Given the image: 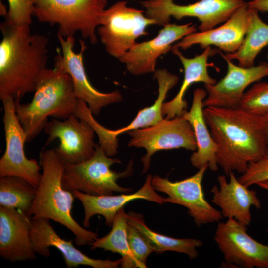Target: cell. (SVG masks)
<instances>
[{"label": "cell", "instance_id": "7a4b0ae2", "mask_svg": "<svg viewBox=\"0 0 268 268\" xmlns=\"http://www.w3.org/2000/svg\"><path fill=\"white\" fill-rule=\"evenodd\" d=\"M30 25H15L6 21L0 29V99L12 96L20 101L35 92L37 81L46 68L47 37L32 34Z\"/></svg>", "mask_w": 268, "mask_h": 268}, {"label": "cell", "instance_id": "4fadbf2b", "mask_svg": "<svg viewBox=\"0 0 268 268\" xmlns=\"http://www.w3.org/2000/svg\"><path fill=\"white\" fill-rule=\"evenodd\" d=\"M61 50L57 49L54 58V67L71 77L78 99L84 101L93 115H98L101 109L110 104L122 100V96L116 90L110 93L101 92L95 89L89 81L83 64V53L86 49L85 42L80 40L81 49L79 53L74 52V37L64 38L57 34Z\"/></svg>", "mask_w": 268, "mask_h": 268}, {"label": "cell", "instance_id": "52a82bcc", "mask_svg": "<svg viewBox=\"0 0 268 268\" xmlns=\"http://www.w3.org/2000/svg\"><path fill=\"white\" fill-rule=\"evenodd\" d=\"M119 1L105 9L100 18L97 32L106 51L119 59L130 49L140 36L147 35L146 28L155 24L144 15V11L128 7Z\"/></svg>", "mask_w": 268, "mask_h": 268}, {"label": "cell", "instance_id": "836d02e7", "mask_svg": "<svg viewBox=\"0 0 268 268\" xmlns=\"http://www.w3.org/2000/svg\"><path fill=\"white\" fill-rule=\"evenodd\" d=\"M262 120L266 143V154L268 155V113L262 116Z\"/></svg>", "mask_w": 268, "mask_h": 268}, {"label": "cell", "instance_id": "9c48e42d", "mask_svg": "<svg viewBox=\"0 0 268 268\" xmlns=\"http://www.w3.org/2000/svg\"><path fill=\"white\" fill-rule=\"evenodd\" d=\"M127 133L131 137L129 147H143L147 151L141 158L142 173L148 171L151 157L157 151L180 148L195 151L197 148L192 127L183 116L163 119L154 125Z\"/></svg>", "mask_w": 268, "mask_h": 268}, {"label": "cell", "instance_id": "cb8c5ba5", "mask_svg": "<svg viewBox=\"0 0 268 268\" xmlns=\"http://www.w3.org/2000/svg\"><path fill=\"white\" fill-rule=\"evenodd\" d=\"M207 95L204 89H195L191 107L182 116L192 126L197 145V150L190 157L192 165L198 169L208 165L211 170L216 171L218 169L216 158L218 147L208 129L203 114V101Z\"/></svg>", "mask_w": 268, "mask_h": 268}, {"label": "cell", "instance_id": "6da1fadb", "mask_svg": "<svg viewBox=\"0 0 268 268\" xmlns=\"http://www.w3.org/2000/svg\"><path fill=\"white\" fill-rule=\"evenodd\" d=\"M203 114L218 147L217 162L226 176L244 173L249 164L266 154L262 116L239 108L207 106Z\"/></svg>", "mask_w": 268, "mask_h": 268}, {"label": "cell", "instance_id": "d590c367", "mask_svg": "<svg viewBox=\"0 0 268 268\" xmlns=\"http://www.w3.org/2000/svg\"><path fill=\"white\" fill-rule=\"evenodd\" d=\"M267 58L268 59V54L267 55Z\"/></svg>", "mask_w": 268, "mask_h": 268}, {"label": "cell", "instance_id": "4316f807", "mask_svg": "<svg viewBox=\"0 0 268 268\" xmlns=\"http://www.w3.org/2000/svg\"><path fill=\"white\" fill-rule=\"evenodd\" d=\"M127 226V213L122 208L114 219L110 232L92 242L91 249L102 248L117 253L122 256L121 268H134L133 257L129 246Z\"/></svg>", "mask_w": 268, "mask_h": 268}, {"label": "cell", "instance_id": "f546056e", "mask_svg": "<svg viewBox=\"0 0 268 268\" xmlns=\"http://www.w3.org/2000/svg\"><path fill=\"white\" fill-rule=\"evenodd\" d=\"M127 236L130 249L132 254L134 268H147L146 260L154 250L148 241L134 226L128 223Z\"/></svg>", "mask_w": 268, "mask_h": 268}, {"label": "cell", "instance_id": "2e32d148", "mask_svg": "<svg viewBox=\"0 0 268 268\" xmlns=\"http://www.w3.org/2000/svg\"><path fill=\"white\" fill-rule=\"evenodd\" d=\"M196 31L195 25L192 23L184 25L169 23L153 39L136 42L119 60L125 64L127 70L132 74L140 75L155 72L158 58L171 50L174 42Z\"/></svg>", "mask_w": 268, "mask_h": 268}, {"label": "cell", "instance_id": "8fae6325", "mask_svg": "<svg viewBox=\"0 0 268 268\" xmlns=\"http://www.w3.org/2000/svg\"><path fill=\"white\" fill-rule=\"evenodd\" d=\"M154 78L158 83V96L154 103L140 110L135 118L126 126L110 130L101 125L93 118V114L87 105L80 108L78 113L79 119L87 121L93 128L99 137L100 148L109 157L115 156L118 147V136L123 133L154 125L162 120V106L168 92L178 83L179 77L169 72L167 69L155 71Z\"/></svg>", "mask_w": 268, "mask_h": 268}, {"label": "cell", "instance_id": "d6a6232c", "mask_svg": "<svg viewBox=\"0 0 268 268\" xmlns=\"http://www.w3.org/2000/svg\"><path fill=\"white\" fill-rule=\"evenodd\" d=\"M247 4L249 8L258 12H268V0H252Z\"/></svg>", "mask_w": 268, "mask_h": 268}, {"label": "cell", "instance_id": "484cf974", "mask_svg": "<svg viewBox=\"0 0 268 268\" xmlns=\"http://www.w3.org/2000/svg\"><path fill=\"white\" fill-rule=\"evenodd\" d=\"M250 9L249 22L244 40L237 51L224 56L230 60H237L244 67L254 66L259 52L268 45V24L260 18L258 11Z\"/></svg>", "mask_w": 268, "mask_h": 268}, {"label": "cell", "instance_id": "f1b7e54d", "mask_svg": "<svg viewBox=\"0 0 268 268\" xmlns=\"http://www.w3.org/2000/svg\"><path fill=\"white\" fill-rule=\"evenodd\" d=\"M238 108L252 114L263 116L268 113V83L258 82L245 92Z\"/></svg>", "mask_w": 268, "mask_h": 268}, {"label": "cell", "instance_id": "30bf717a", "mask_svg": "<svg viewBox=\"0 0 268 268\" xmlns=\"http://www.w3.org/2000/svg\"><path fill=\"white\" fill-rule=\"evenodd\" d=\"M1 101L6 148L0 159V177H19L37 188L42 177L41 167L36 159H29L25 155L27 134L17 117L15 99L9 96Z\"/></svg>", "mask_w": 268, "mask_h": 268}, {"label": "cell", "instance_id": "5b68a950", "mask_svg": "<svg viewBox=\"0 0 268 268\" xmlns=\"http://www.w3.org/2000/svg\"><path fill=\"white\" fill-rule=\"evenodd\" d=\"M33 16L41 23L58 24L64 38L79 31L91 44L97 42L96 30L105 9L106 0H33Z\"/></svg>", "mask_w": 268, "mask_h": 268}, {"label": "cell", "instance_id": "e575fe53", "mask_svg": "<svg viewBox=\"0 0 268 268\" xmlns=\"http://www.w3.org/2000/svg\"><path fill=\"white\" fill-rule=\"evenodd\" d=\"M257 185L260 188L268 191V180L260 182Z\"/></svg>", "mask_w": 268, "mask_h": 268}, {"label": "cell", "instance_id": "d6986e66", "mask_svg": "<svg viewBox=\"0 0 268 268\" xmlns=\"http://www.w3.org/2000/svg\"><path fill=\"white\" fill-rule=\"evenodd\" d=\"M32 219L16 209L0 206V255L10 262L36 258L30 238Z\"/></svg>", "mask_w": 268, "mask_h": 268}, {"label": "cell", "instance_id": "e0dca14e", "mask_svg": "<svg viewBox=\"0 0 268 268\" xmlns=\"http://www.w3.org/2000/svg\"><path fill=\"white\" fill-rule=\"evenodd\" d=\"M227 63L225 76L213 85H204L207 96L203 107L238 108L246 88L251 84L268 76V63L244 67L236 65L220 53Z\"/></svg>", "mask_w": 268, "mask_h": 268}, {"label": "cell", "instance_id": "603a6c76", "mask_svg": "<svg viewBox=\"0 0 268 268\" xmlns=\"http://www.w3.org/2000/svg\"><path fill=\"white\" fill-rule=\"evenodd\" d=\"M172 52L177 56L183 65L184 76L183 82L176 95L170 101L164 102L162 106V114L166 115L165 119H170L176 116H182L187 110L188 104L184 95L188 88L193 83L202 82L204 85H213L217 82L211 77L208 72L209 57L212 56L218 50L209 46L203 52L192 58L185 57L178 48L172 47Z\"/></svg>", "mask_w": 268, "mask_h": 268}, {"label": "cell", "instance_id": "83f0119b", "mask_svg": "<svg viewBox=\"0 0 268 268\" xmlns=\"http://www.w3.org/2000/svg\"><path fill=\"white\" fill-rule=\"evenodd\" d=\"M37 193V188L17 176L0 178V205L16 209L27 214Z\"/></svg>", "mask_w": 268, "mask_h": 268}, {"label": "cell", "instance_id": "7402d4cb", "mask_svg": "<svg viewBox=\"0 0 268 268\" xmlns=\"http://www.w3.org/2000/svg\"><path fill=\"white\" fill-rule=\"evenodd\" d=\"M152 176L148 174L142 187L132 194L94 196L78 191H73L74 197L81 201L84 208V226L89 227L91 218L96 214L102 215L105 218V224L108 227L112 226L117 212L133 200L143 199L160 204L164 203V198L159 196L152 186Z\"/></svg>", "mask_w": 268, "mask_h": 268}, {"label": "cell", "instance_id": "9a60e30c", "mask_svg": "<svg viewBox=\"0 0 268 268\" xmlns=\"http://www.w3.org/2000/svg\"><path fill=\"white\" fill-rule=\"evenodd\" d=\"M214 239L228 265L268 268V246L252 238L247 232V226L236 219L219 221Z\"/></svg>", "mask_w": 268, "mask_h": 268}, {"label": "cell", "instance_id": "d4e9b609", "mask_svg": "<svg viewBox=\"0 0 268 268\" xmlns=\"http://www.w3.org/2000/svg\"><path fill=\"white\" fill-rule=\"evenodd\" d=\"M127 218L128 223L142 234L157 253L171 251L184 253L191 259L198 257L197 248L202 245L201 241L194 238H175L154 232L146 225L141 214L130 211L127 213Z\"/></svg>", "mask_w": 268, "mask_h": 268}, {"label": "cell", "instance_id": "ba28073f", "mask_svg": "<svg viewBox=\"0 0 268 268\" xmlns=\"http://www.w3.org/2000/svg\"><path fill=\"white\" fill-rule=\"evenodd\" d=\"M246 2L243 0H200L188 5H179L174 0H147L140 2L145 16L155 24L165 26L171 17L177 20L195 17L201 24V31L210 30L228 20Z\"/></svg>", "mask_w": 268, "mask_h": 268}, {"label": "cell", "instance_id": "44dd1931", "mask_svg": "<svg viewBox=\"0 0 268 268\" xmlns=\"http://www.w3.org/2000/svg\"><path fill=\"white\" fill-rule=\"evenodd\" d=\"M229 176V182L225 175L217 177L219 187L215 185L211 189V202L220 208L223 217L234 218L247 227L252 219L250 208L254 206L259 209L260 201L256 192L241 184L233 171Z\"/></svg>", "mask_w": 268, "mask_h": 268}, {"label": "cell", "instance_id": "1f68e13d", "mask_svg": "<svg viewBox=\"0 0 268 268\" xmlns=\"http://www.w3.org/2000/svg\"><path fill=\"white\" fill-rule=\"evenodd\" d=\"M247 187L268 180V155L250 162L246 171L238 179Z\"/></svg>", "mask_w": 268, "mask_h": 268}, {"label": "cell", "instance_id": "3957f363", "mask_svg": "<svg viewBox=\"0 0 268 268\" xmlns=\"http://www.w3.org/2000/svg\"><path fill=\"white\" fill-rule=\"evenodd\" d=\"M77 97L71 77L58 68H46L36 83L34 96L29 103L15 101L17 117L26 134V142L44 129L48 117L65 120L74 114Z\"/></svg>", "mask_w": 268, "mask_h": 268}, {"label": "cell", "instance_id": "ffe728a7", "mask_svg": "<svg viewBox=\"0 0 268 268\" xmlns=\"http://www.w3.org/2000/svg\"><path fill=\"white\" fill-rule=\"evenodd\" d=\"M249 18L250 9L245 2L221 26L190 34L172 46L186 50L196 44H199L201 49L213 45L229 53H234L244 40Z\"/></svg>", "mask_w": 268, "mask_h": 268}, {"label": "cell", "instance_id": "ac0fdd59", "mask_svg": "<svg viewBox=\"0 0 268 268\" xmlns=\"http://www.w3.org/2000/svg\"><path fill=\"white\" fill-rule=\"evenodd\" d=\"M30 238L34 252L44 257L50 256V247L56 248L61 253L67 268H77L80 265L94 268H116L121 264V258L112 261L88 257L76 248L72 241L61 238L50 224L49 219H32Z\"/></svg>", "mask_w": 268, "mask_h": 268}, {"label": "cell", "instance_id": "277c9868", "mask_svg": "<svg viewBox=\"0 0 268 268\" xmlns=\"http://www.w3.org/2000/svg\"><path fill=\"white\" fill-rule=\"evenodd\" d=\"M40 157L43 169L42 177L27 215L33 219L46 218L55 221L73 233L77 245H90L98 238V235L85 229L71 216V211L75 197L72 192L62 187L64 162L54 149L42 150Z\"/></svg>", "mask_w": 268, "mask_h": 268}, {"label": "cell", "instance_id": "4dcf8cb0", "mask_svg": "<svg viewBox=\"0 0 268 268\" xmlns=\"http://www.w3.org/2000/svg\"><path fill=\"white\" fill-rule=\"evenodd\" d=\"M8 10L5 21L11 24L21 26L30 25L34 8L33 0H7Z\"/></svg>", "mask_w": 268, "mask_h": 268}, {"label": "cell", "instance_id": "8992f818", "mask_svg": "<svg viewBox=\"0 0 268 268\" xmlns=\"http://www.w3.org/2000/svg\"><path fill=\"white\" fill-rule=\"evenodd\" d=\"M121 163L119 159L108 156L97 145L94 155L89 159L76 164L64 163L62 187L71 192L78 191L94 196L111 195L113 192L131 193L132 189L119 185L117 181L132 175L133 162L131 160L122 172L111 169L113 164Z\"/></svg>", "mask_w": 268, "mask_h": 268}, {"label": "cell", "instance_id": "7c38bea8", "mask_svg": "<svg viewBox=\"0 0 268 268\" xmlns=\"http://www.w3.org/2000/svg\"><path fill=\"white\" fill-rule=\"evenodd\" d=\"M208 168L205 165L194 175L179 181L171 182L157 175L152 176L153 189L168 195L164 203L182 205L188 209V214L198 227L201 225L219 222L223 218L220 211L207 201L202 185L204 174Z\"/></svg>", "mask_w": 268, "mask_h": 268}, {"label": "cell", "instance_id": "5bb4252c", "mask_svg": "<svg viewBox=\"0 0 268 268\" xmlns=\"http://www.w3.org/2000/svg\"><path fill=\"white\" fill-rule=\"evenodd\" d=\"M44 130L48 135L45 147L59 139L60 143L54 149L64 163L83 162L95 153L97 145L94 140V130L87 121L74 114L63 121L52 119L48 121Z\"/></svg>", "mask_w": 268, "mask_h": 268}]
</instances>
